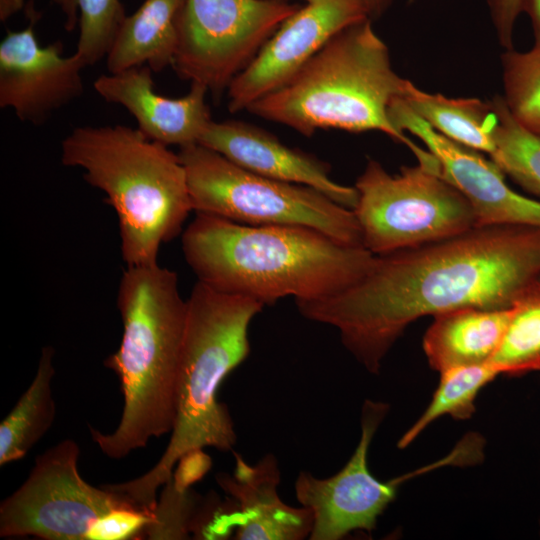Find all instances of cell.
<instances>
[{"instance_id":"4fadbf2b","label":"cell","mask_w":540,"mask_h":540,"mask_svg":"<svg viewBox=\"0 0 540 540\" xmlns=\"http://www.w3.org/2000/svg\"><path fill=\"white\" fill-rule=\"evenodd\" d=\"M86 63L78 53L63 56V44L41 46L33 24L9 31L0 43V107L33 125L80 97Z\"/></svg>"},{"instance_id":"7c38bea8","label":"cell","mask_w":540,"mask_h":540,"mask_svg":"<svg viewBox=\"0 0 540 540\" xmlns=\"http://www.w3.org/2000/svg\"><path fill=\"white\" fill-rule=\"evenodd\" d=\"M365 19H371L366 0H321L300 6L230 83L226 91L228 110H247L279 89L335 34Z\"/></svg>"},{"instance_id":"7402d4cb","label":"cell","mask_w":540,"mask_h":540,"mask_svg":"<svg viewBox=\"0 0 540 540\" xmlns=\"http://www.w3.org/2000/svg\"><path fill=\"white\" fill-rule=\"evenodd\" d=\"M499 375L490 362L463 365L440 372V381L425 411L402 435L398 448L409 446L436 419L449 415L469 419L479 391Z\"/></svg>"},{"instance_id":"d6a6232c","label":"cell","mask_w":540,"mask_h":540,"mask_svg":"<svg viewBox=\"0 0 540 540\" xmlns=\"http://www.w3.org/2000/svg\"><path fill=\"white\" fill-rule=\"evenodd\" d=\"M395 0H366L371 19L381 16Z\"/></svg>"},{"instance_id":"d6986e66","label":"cell","mask_w":540,"mask_h":540,"mask_svg":"<svg viewBox=\"0 0 540 540\" xmlns=\"http://www.w3.org/2000/svg\"><path fill=\"white\" fill-rule=\"evenodd\" d=\"M186 0H144L126 16L106 56L109 73L138 66L159 72L173 64Z\"/></svg>"},{"instance_id":"9c48e42d","label":"cell","mask_w":540,"mask_h":540,"mask_svg":"<svg viewBox=\"0 0 540 540\" xmlns=\"http://www.w3.org/2000/svg\"><path fill=\"white\" fill-rule=\"evenodd\" d=\"M389 411L382 401L367 399L361 413L359 443L345 466L328 478H317L300 471L294 491L301 506L311 510L313 528L310 540H339L356 530L371 532L378 517L395 499L408 480L446 466H464L480 462L483 446L473 434H467L444 457L401 476L381 481L368 467L372 439Z\"/></svg>"},{"instance_id":"30bf717a","label":"cell","mask_w":540,"mask_h":540,"mask_svg":"<svg viewBox=\"0 0 540 540\" xmlns=\"http://www.w3.org/2000/svg\"><path fill=\"white\" fill-rule=\"evenodd\" d=\"M299 8L279 0H186L172 67L219 98Z\"/></svg>"},{"instance_id":"4316f807","label":"cell","mask_w":540,"mask_h":540,"mask_svg":"<svg viewBox=\"0 0 540 540\" xmlns=\"http://www.w3.org/2000/svg\"><path fill=\"white\" fill-rule=\"evenodd\" d=\"M153 520L154 514L136 506L114 508L91 525L86 540L136 539L146 532Z\"/></svg>"},{"instance_id":"277c9868","label":"cell","mask_w":540,"mask_h":540,"mask_svg":"<svg viewBox=\"0 0 540 540\" xmlns=\"http://www.w3.org/2000/svg\"><path fill=\"white\" fill-rule=\"evenodd\" d=\"M117 307L122 339L104 364L120 381L121 419L108 434L89 426L92 440L112 459L144 448L174 427L187 302L176 272L155 263L126 266Z\"/></svg>"},{"instance_id":"1f68e13d","label":"cell","mask_w":540,"mask_h":540,"mask_svg":"<svg viewBox=\"0 0 540 540\" xmlns=\"http://www.w3.org/2000/svg\"><path fill=\"white\" fill-rule=\"evenodd\" d=\"M24 0H0V21L6 22L24 7Z\"/></svg>"},{"instance_id":"cb8c5ba5","label":"cell","mask_w":540,"mask_h":540,"mask_svg":"<svg viewBox=\"0 0 540 540\" xmlns=\"http://www.w3.org/2000/svg\"><path fill=\"white\" fill-rule=\"evenodd\" d=\"M498 115L495 150L490 159L504 175L540 198V136L522 127L510 114L502 95L493 99Z\"/></svg>"},{"instance_id":"5b68a950","label":"cell","mask_w":540,"mask_h":540,"mask_svg":"<svg viewBox=\"0 0 540 540\" xmlns=\"http://www.w3.org/2000/svg\"><path fill=\"white\" fill-rule=\"evenodd\" d=\"M411 84L394 71L388 47L365 19L335 34L285 85L247 110L308 137L319 129L380 131L407 146L418 163L432 165V153L389 117L390 104Z\"/></svg>"},{"instance_id":"ba28073f","label":"cell","mask_w":540,"mask_h":540,"mask_svg":"<svg viewBox=\"0 0 540 540\" xmlns=\"http://www.w3.org/2000/svg\"><path fill=\"white\" fill-rule=\"evenodd\" d=\"M354 187L362 244L374 255L416 248L476 226L471 204L439 169L418 163L390 174L369 159Z\"/></svg>"},{"instance_id":"e575fe53","label":"cell","mask_w":540,"mask_h":540,"mask_svg":"<svg viewBox=\"0 0 540 540\" xmlns=\"http://www.w3.org/2000/svg\"><path fill=\"white\" fill-rule=\"evenodd\" d=\"M279 1H287V0H279Z\"/></svg>"},{"instance_id":"5bb4252c","label":"cell","mask_w":540,"mask_h":540,"mask_svg":"<svg viewBox=\"0 0 540 540\" xmlns=\"http://www.w3.org/2000/svg\"><path fill=\"white\" fill-rule=\"evenodd\" d=\"M389 117L399 130L422 140L437 159L440 174L469 201L476 226L529 225L540 227V200L514 191L504 173L481 152L462 146L433 130L396 98Z\"/></svg>"},{"instance_id":"8992f818","label":"cell","mask_w":540,"mask_h":540,"mask_svg":"<svg viewBox=\"0 0 540 540\" xmlns=\"http://www.w3.org/2000/svg\"><path fill=\"white\" fill-rule=\"evenodd\" d=\"M61 162L84 171L114 208L126 266L157 263L193 211L178 154L123 125L77 127L61 143Z\"/></svg>"},{"instance_id":"3957f363","label":"cell","mask_w":540,"mask_h":540,"mask_svg":"<svg viewBox=\"0 0 540 540\" xmlns=\"http://www.w3.org/2000/svg\"><path fill=\"white\" fill-rule=\"evenodd\" d=\"M186 302L177 413L170 441L149 471L129 481L106 485L150 513L158 503L157 490L171 479L185 454L206 447L227 452L235 446L233 420L217 393L229 373L248 357L249 325L264 307L253 298L219 291L200 281Z\"/></svg>"},{"instance_id":"603a6c76","label":"cell","mask_w":540,"mask_h":540,"mask_svg":"<svg viewBox=\"0 0 540 540\" xmlns=\"http://www.w3.org/2000/svg\"><path fill=\"white\" fill-rule=\"evenodd\" d=\"M489 362L499 375L517 376L540 371L539 281L512 306L504 335Z\"/></svg>"},{"instance_id":"9a60e30c","label":"cell","mask_w":540,"mask_h":540,"mask_svg":"<svg viewBox=\"0 0 540 540\" xmlns=\"http://www.w3.org/2000/svg\"><path fill=\"white\" fill-rule=\"evenodd\" d=\"M198 143L250 172L315 188L352 210L356 206V188L334 181L327 163L288 147L271 133L252 124L239 120L211 121Z\"/></svg>"},{"instance_id":"52a82bcc","label":"cell","mask_w":540,"mask_h":540,"mask_svg":"<svg viewBox=\"0 0 540 540\" xmlns=\"http://www.w3.org/2000/svg\"><path fill=\"white\" fill-rule=\"evenodd\" d=\"M193 211L236 223L303 226L363 246L359 223L315 188L250 172L199 143L180 147Z\"/></svg>"},{"instance_id":"484cf974","label":"cell","mask_w":540,"mask_h":540,"mask_svg":"<svg viewBox=\"0 0 540 540\" xmlns=\"http://www.w3.org/2000/svg\"><path fill=\"white\" fill-rule=\"evenodd\" d=\"M79 13L76 53L86 65L106 57L126 14L120 0H74Z\"/></svg>"},{"instance_id":"d4e9b609","label":"cell","mask_w":540,"mask_h":540,"mask_svg":"<svg viewBox=\"0 0 540 540\" xmlns=\"http://www.w3.org/2000/svg\"><path fill=\"white\" fill-rule=\"evenodd\" d=\"M500 62L508 111L522 127L540 136V46L504 50Z\"/></svg>"},{"instance_id":"f1b7e54d","label":"cell","mask_w":540,"mask_h":540,"mask_svg":"<svg viewBox=\"0 0 540 540\" xmlns=\"http://www.w3.org/2000/svg\"><path fill=\"white\" fill-rule=\"evenodd\" d=\"M210 467L211 459L203 449L190 451L178 461L170 481L177 490H188L207 473Z\"/></svg>"},{"instance_id":"f546056e","label":"cell","mask_w":540,"mask_h":540,"mask_svg":"<svg viewBox=\"0 0 540 540\" xmlns=\"http://www.w3.org/2000/svg\"><path fill=\"white\" fill-rule=\"evenodd\" d=\"M523 12L530 19L534 45L540 46V0H522Z\"/></svg>"},{"instance_id":"ac0fdd59","label":"cell","mask_w":540,"mask_h":540,"mask_svg":"<svg viewBox=\"0 0 540 540\" xmlns=\"http://www.w3.org/2000/svg\"><path fill=\"white\" fill-rule=\"evenodd\" d=\"M511 313L512 307L461 308L434 316L423 337L429 365L440 373L457 366L489 362Z\"/></svg>"},{"instance_id":"8fae6325","label":"cell","mask_w":540,"mask_h":540,"mask_svg":"<svg viewBox=\"0 0 540 540\" xmlns=\"http://www.w3.org/2000/svg\"><path fill=\"white\" fill-rule=\"evenodd\" d=\"M79 456L72 439L38 455L27 479L1 502V537L86 540L99 517L114 508L136 506L105 485L87 483L78 470Z\"/></svg>"},{"instance_id":"4dcf8cb0","label":"cell","mask_w":540,"mask_h":540,"mask_svg":"<svg viewBox=\"0 0 540 540\" xmlns=\"http://www.w3.org/2000/svg\"><path fill=\"white\" fill-rule=\"evenodd\" d=\"M52 2L60 8L65 17V29L67 31L74 30L79 22V13L74 0H52Z\"/></svg>"},{"instance_id":"d590c367","label":"cell","mask_w":540,"mask_h":540,"mask_svg":"<svg viewBox=\"0 0 540 540\" xmlns=\"http://www.w3.org/2000/svg\"><path fill=\"white\" fill-rule=\"evenodd\" d=\"M538 281H539V283H540V278H539V280H538Z\"/></svg>"},{"instance_id":"2e32d148","label":"cell","mask_w":540,"mask_h":540,"mask_svg":"<svg viewBox=\"0 0 540 540\" xmlns=\"http://www.w3.org/2000/svg\"><path fill=\"white\" fill-rule=\"evenodd\" d=\"M152 72L145 65L108 72L100 75L93 86L105 101L126 108L148 138L166 146L198 143L212 121L206 102L208 89L191 83L185 96L165 97L154 90Z\"/></svg>"},{"instance_id":"44dd1931","label":"cell","mask_w":540,"mask_h":540,"mask_svg":"<svg viewBox=\"0 0 540 540\" xmlns=\"http://www.w3.org/2000/svg\"><path fill=\"white\" fill-rule=\"evenodd\" d=\"M55 351L42 349L36 374L16 405L0 423V466L18 461L52 426L56 406L52 392Z\"/></svg>"},{"instance_id":"ffe728a7","label":"cell","mask_w":540,"mask_h":540,"mask_svg":"<svg viewBox=\"0 0 540 540\" xmlns=\"http://www.w3.org/2000/svg\"><path fill=\"white\" fill-rule=\"evenodd\" d=\"M400 98L416 116L442 136L489 157L494 153L498 115L493 100L446 97L425 92L413 83L406 95Z\"/></svg>"},{"instance_id":"83f0119b","label":"cell","mask_w":540,"mask_h":540,"mask_svg":"<svg viewBox=\"0 0 540 540\" xmlns=\"http://www.w3.org/2000/svg\"><path fill=\"white\" fill-rule=\"evenodd\" d=\"M491 22L504 50L514 48L515 23L522 13V0H487Z\"/></svg>"},{"instance_id":"6da1fadb","label":"cell","mask_w":540,"mask_h":540,"mask_svg":"<svg viewBox=\"0 0 540 540\" xmlns=\"http://www.w3.org/2000/svg\"><path fill=\"white\" fill-rule=\"evenodd\" d=\"M540 278V227L475 226L416 248L375 255L368 272L326 298L295 301L300 314L337 329L370 373L405 329L461 308H510Z\"/></svg>"},{"instance_id":"e0dca14e","label":"cell","mask_w":540,"mask_h":540,"mask_svg":"<svg viewBox=\"0 0 540 540\" xmlns=\"http://www.w3.org/2000/svg\"><path fill=\"white\" fill-rule=\"evenodd\" d=\"M233 474L219 473L216 481L236 503L233 526L238 540H303L313 528V514L306 507L284 503L278 486L281 473L275 455L268 453L249 464L234 452Z\"/></svg>"},{"instance_id":"836d02e7","label":"cell","mask_w":540,"mask_h":540,"mask_svg":"<svg viewBox=\"0 0 540 540\" xmlns=\"http://www.w3.org/2000/svg\"><path fill=\"white\" fill-rule=\"evenodd\" d=\"M303 1L306 2V4H309V3H314V2L321 1V0H303Z\"/></svg>"},{"instance_id":"7a4b0ae2","label":"cell","mask_w":540,"mask_h":540,"mask_svg":"<svg viewBox=\"0 0 540 540\" xmlns=\"http://www.w3.org/2000/svg\"><path fill=\"white\" fill-rule=\"evenodd\" d=\"M198 281L264 306L292 296L310 301L356 283L375 255L303 226H251L196 213L181 236Z\"/></svg>"}]
</instances>
